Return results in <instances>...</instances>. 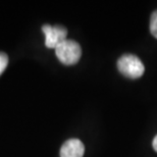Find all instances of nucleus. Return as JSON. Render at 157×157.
Returning a JSON list of instances; mask_svg holds the SVG:
<instances>
[{"label": "nucleus", "mask_w": 157, "mask_h": 157, "mask_svg": "<svg viewBox=\"0 0 157 157\" xmlns=\"http://www.w3.org/2000/svg\"><path fill=\"white\" fill-rule=\"evenodd\" d=\"M8 65V56L4 52H0V76Z\"/></svg>", "instance_id": "obj_6"}, {"label": "nucleus", "mask_w": 157, "mask_h": 157, "mask_svg": "<svg viewBox=\"0 0 157 157\" xmlns=\"http://www.w3.org/2000/svg\"><path fill=\"white\" fill-rule=\"evenodd\" d=\"M55 53L61 63L65 65L76 64L82 56V49L74 40H65L55 48Z\"/></svg>", "instance_id": "obj_1"}, {"label": "nucleus", "mask_w": 157, "mask_h": 157, "mask_svg": "<svg viewBox=\"0 0 157 157\" xmlns=\"http://www.w3.org/2000/svg\"><path fill=\"white\" fill-rule=\"evenodd\" d=\"M85 146L78 139L67 140L60 148V157H83Z\"/></svg>", "instance_id": "obj_4"}, {"label": "nucleus", "mask_w": 157, "mask_h": 157, "mask_svg": "<svg viewBox=\"0 0 157 157\" xmlns=\"http://www.w3.org/2000/svg\"><path fill=\"white\" fill-rule=\"evenodd\" d=\"M117 68L124 76L131 78H141L145 71L141 59L133 54L122 55L117 60Z\"/></svg>", "instance_id": "obj_2"}, {"label": "nucleus", "mask_w": 157, "mask_h": 157, "mask_svg": "<svg viewBox=\"0 0 157 157\" xmlns=\"http://www.w3.org/2000/svg\"><path fill=\"white\" fill-rule=\"evenodd\" d=\"M150 32L157 39V10H155L150 18Z\"/></svg>", "instance_id": "obj_5"}, {"label": "nucleus", "mask_w": 157, "mask_h": 157, "mask_svg": "<svg viewBox=\"0 0 157 157\" xmlns=\"http://www.w3.org/2000/svg\"><path fill=\"white\" fill-rule=\"evenodd\" d=\"M152 145H153V149H154L155 151L157 152V135L155 136L154 139H153V143H152Z\"/></svg>", "instance_id": "obj_7"}, {"label": "nucleus", "mask_w": 157, "mask_h": 157, "mask_svg": "<svg viewBox=\"0 0 157 157\" xmlns=\"http://www.w3.org/2000/svg\"><path fill=\"white\" fill-rule=\"evenodd\" d=\"M43 33L45 34V45L48 48H56L59 44L67 40V30L64 27L44 25L42 27Z\"/></svg>", "instance_id": "obj_3"}]
</instances>
